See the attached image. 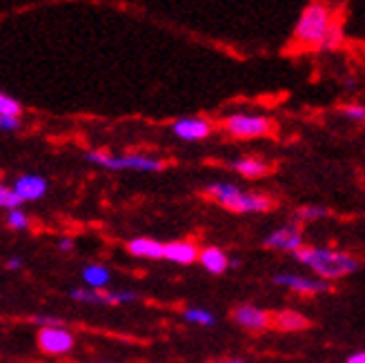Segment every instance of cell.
<instances>
[{
  "label": "cell",
  "instance_id": "obj_1",
  "mask_svg": "<svg viewBox=\"0 0 365 363\" xmlns=\"http://www.w3.org/2000/svg\"><path fill=\"white\" fill-rule=\"evenodd\" d=\"M294 41L303 47L336 49L343 41V31L334 23L330 5L323 0H312L294 25Z\"/></svg>",
  "mask_w": 365,
  "mask_h": 363
},
{
  "label": "cell",
  "instance_id": "obj_2",
  "mask_svg": "<svg viewBox=\"0 0 365 363\" xmlns=\"http://www.w3.org/2000/svg\"><path fill=\"white\" fill-rule=\"evenodd\" d=\"M294 259L299 263H303L305 267L314 270L319 279H325V281H334V279L354 275V272L361 267V261L356 257H352V254L330 250V247L303 245L294 252Z\"/></svg>",
  "mask_w": 365,
  "mask_h": 363
},
{
  "label": "cell",
  "instance_id": "obj_3",
  "mask_svg": "<svg viewBox=\"0 0 365 363\" xmlns=\"http://www.w3.org/2000/svg\"><path fill=\"white\" fill-rule=\"evenodd\" d=\"M89 163H96L101 168L107 170H136V172H160L165 170V163L145 156V154H127V156H112L107 152H89L87 154Z\"/></svg>",
  "mask_w": 365,
  "mask_h": 363
},
{
  "label": "cell",
  "instance_id": "obj_4",
  "mask_svg": "<svg viewBox=\"0 0 365 363\" xmlns=\"http://www.w3.org/2000/svg\"><path fill=\"white\" fill-rule=\"evenodd\" d=\"M221 125L234 138H261L274 134V121L259 114H230Z\"/></svg>",
  "mask_w": 365,
  "mask_h": 363
},
{
  "label": "cell",
  "instance_id": "obj_5",
  "mask_svg": "<svg viewBox=\"0 0 365 363\" xmlns=\"http://www.w3.org/2000/svg\"><path fill=\"white\" fill-rule=\"evenodd\" d=\"M36 341H38V348L45 354H53V357L67 354L71 348L76 346L74 334L67 332L65 328H41Z\"/></svg>",
  "mask_w": 365,
  "mask_h": 363
},
{
  "label": "cell",
  "instance_id": "obj_6",
  "mask_svg": "<svg viewBox=\"0 0 365 363\" xmlns=\"http://www.w3.org/2000/svg\"><path fill=\"white\" fill-rule=\"evenodd\" d=\"M263 245L265 247H272V250H283V252H292L294 254L299 247H303V230H301V223L292 221L279 230L269 232L267 237L263 239Z\"/></svg>",
  "mask_w": 365,
  "mask_h": 363
},
{
  "label": "cell",
  "instance_id": "obj_7",
  "mask_svg": "<svg viewBox=\"0 0 365 363\" xmlns=\"http://www.w3.org/2000/svg\"><path fill=\"white\" fill-rule=\"evenodd\" d=\"M274 283L283 285L292 292L299 295H327L332 292V283L325 279H309V277H301V275H277L274 277Z\"/></svg>",
  "mask_w": 365,
  "mask_h": 363
},
{
  "label": "cell",
  "instance_id": "obj_8",
  "mask_svg": "<svg viewBox=\"0 0 365 363\" xmlns=\"http://www.w3.org/2000/svg\"><path fill=\"white\" fill-rule=\"evenodd\" d=\"M232 319L236 325H241V328L252 332H263L272 328V315L257 305H236L232 310Z\"/></svg>",
  "mask_w": 365,
  "mask_h": 363
},
{
  "label": "cell",
  "instance_id": "obj_9",
  "mask_svg": "<svg viewBox=\"0 0 365 363\" xmlns=\"http://www.w3.org/2000/svg\"><path fill=\"white\" fill-rule=\"evenodd\" d=\"M172 132L180 140H203L212 134V123L200 116H187L172 123Z\"/></svg>",
  "mask_w": 365,
  "mask_h": 363
},
{
  "label": "cell",
  "instance_id": "obj_10",
  "mask_svg": "<svg viewBox=\"0 0 365 363\" xmlns=\"http://www.w3.org/2000/svg\"><path fill=\"white\" fill-rule=\"evenodd\" d=\"M274 208V201L267 194H259V192H241V196L232 203V212L239 214H259V212H267Z\"/></svg>",
  "mask_w": 365,
  "mask_h": 363
},
{
  "label": "cell",
  "instance_id": "obj_11",
  "mask_svg": "<svg viewBox=\"0 0 365 363\" xmlns=\"http://www.w3.org/2000/svg\"><path fill=\"white\" fill-rule=\"evenodd\" d=\"M163 259H168L172 263H180V265H190L198 261V247L190 241L165 243L163 245Z\"/></svg>",
  "mask_w": 365,
  "mask_h": 363
},
{
  "label": "cell",
  "instance_id": "obj_12",
  "mask_svg": "<svg viewBox=\"0 0 365 363\" xmlns=\"http://www.w3.org/2000/svg\"><path fill=\"white\" fill-rule=\"evenodd\" d=\"M14 192L21 196L23 201H38L47 192V180L43 176H34V174L21 176L16 180Z\"/></svg>",
  "mask_w": 365,
  "mask_h": 363
},
{
  "label": "cell",
  "instance_id": "obj_13",
  "mask_svg": "<svg viewBox=\"0 0 365 363\" xmlns=\"http://www.w3.org/2000/svg\"><path fill=\"white\" fill-rule=\"evenodd\" d=\"M198 261L203 265L210 275H223V272L230 267V257L221 250V247H205L198 252Z\"/></svg>",
  "mask_w": 365,
  "mask_h": 363
},
{
  "label": "cell",
  "instance_id": "obj_14",
  "mask_svg": "<svg viewBox=\"0 0 365 363\" xmlns=\"http://www.w3.org/2000/svg\"><path fill=\"white\" fill-rule=\"evenodd\" d=\"M272 328L283 330V332H294V330L309 328V321L294 310H281L277 315H272Z\"/></svg>",
  "mask_w": 365,
  "mask_h": 363
},
{
  "label": "cell",
  "instance_id": "obj_15",
  "mask_svg": "<svg viewBox=\"0 0 365 363\" xmlns=\"http://www.w3.org/2000/svg\"><path fill=\"white\" fill-rule=\"evenodd\" d=\"M232 168L239 172L241 176H245V178H263V176H267L272 172V168L267 165L265 160L254 158V156H245V158L234 160Z\"/></svg>",
  "mask_w": 365,
  "mask_h": 363
},
{
  "label": "cell",
  "instance_id": "obj_16",
  "mask_svg": "<svg viewBox=\"0 0 365 363\" xmlns=\"http://www.w3.org/2000/svg\"><path fill=\"white\" fill-rule=\"evenodd\" d=\"M127 252H130L132 257H140V259H163V243L138 237L127 243Z\"/></svg>",
  "mask_w": 365,
  "mask_h": 363
},
{
  "label": "cell",
  "instance_id": "obj_17",
  "mask_svg": "<svg viewBox=\"0 0 365 363\" xmlns=\"http://www.w3.org/2000/svg\"><path fill=\"white\" fill-rule=\"evenodd\" d=\"M205 194L210 198H214L216 203H221L223 208H232V203L236 201V198L241 196V190L236 188L234 183H212L205 188Z\"/></svg>",
  "mask_w": 365,
  "mask_h": 363
},
{
  "label": "cell",
  "instance_id": "obj_18",
  "mask_svg": "<svg viewBox=\"0 0 365 363\" xmlns=\"http://www.w3.org/2000/svg\"><path fill=\"white\" fill-rule=\"evenodd\" d=\"M330 216V210L323 205H303L294 212L297 223H305V221H323Z\"/></svg>",
  "mask_w": 365,
  "mask_h": 363
},
{
  "label": "cell",
  "instance_id": "obj_19",
  "mask_svg": "<svg viewBox=\"0 0 365 363\" xmlns=\"http://www.w3.org/2000/svg\"><path fill=\"white\" fill-rule=\"evenodd\" d=\"M83 279L87 281L89 287H103L109 283V270L103 265H89L83 270Z\"/></svg>",
  "mask_w": 365,
  "mask_h": 363
},
{
  "label": "cell",
  "instance_id": "obj_20",
  "mask_svg": "<svg viewBox=\"0 0 365 363\" xmlns=\"http://www.w3.org/2000/svg\"><path fill=\"white\" fill-rule=\"evenodd\" d=\"M182 317H185V321L196 323V325H214L216 323V317L210 310H203V307H187V310L182 312Z\"/></svg>",
  "mask_w": 365,
  "mask_h": 363
},
{
  "label": "cell",
  "instance_id": "obj_21",
  "mask_svg": "<svg viewBox=\"0 0 365 363\" xmlns=\"http://www.w3.org/2000/svg\"><path fill=\"white\" fill-rule=\"evenodd\" d=\"M23 114V105L18 103L14 96L5 94L3 89H0V116H16V118H21Z\"/></svg>",
  "mask_w": 365,
  "mask_h": 363
},
{
  "label": "cell",
  "instance_id": "obj_22",
  "mask_svg": "<svg viewBox=\"0 0 365 363\" xmlns=\"http://www.w3.org/2000/svg\"><path fill=\"white\" fill-rule=\"evenodd\" d=\"M103 305H123V303H134L138 297L134 292H125V290H118V292H98Z\"/></svg>",
  "mask_w": 365,
  "mask_h": 363
},
{
  "label": "cell",
  "instance_id": "obj_23",
  "mask_svg": "<svg viewBox=\"0 0 365 363\" xmlns=\"http://www.w3.org/2000/svg\"><path fill=\"white\" fill-rule=\"evenodd\" d=\"M25 201L21 196H18L14 190H7V188H3L0 185V208H9V210H21V205H23Z\"/></svg>",
  "mask_w": 365,
  "mask_h": 363
},
{
  "label": "cell",
  "instance_id": "obj_24",
  "mask_svg": "<svg viewBox=\"0 0 365 363\" xmlns=\"http://www.w3.org/2000/svg\"><path fill=\"white\" fill-rule=\"evenodd\" d=\"M7 225L11 230H27L29 227V219H27V214H23L21 210H11L7 214Z\"/></svg>",
  "mask_w": 365,
  "mask_h": 363
},
{
  "label": "cell",
  "instance_id": "obj_25",
  "mask_svg": "<svg viewBox=\"0 0 365 363\" xmlns=\"http://www.w3.org/2000/svg\"><path fill=\"white\" fill-rule=\"evenodd\" d=\"M71 299L81 301V303H94V305H103L101 295L98 292H91V290H71Z\"/></svg>",
  "mask_w": 365,
  "mask_h": 363
},
{
  "label": "cell",
  "instance_id": "obj_26",
  "mask_svg": "<svg viewBox=\"0 0 365 363\" xmlns=\"http://www.w3.org/2000/svg\"><path fill=\"white\" fill-rule=\"evenodd\" d=\"M343 116L350 118V121H356V123H363L365 121V105H359V103H350L343 107Z\"/></svg>",
  "mask_w": 365,
  "mask_h": 363
},
{
  "label": "cell",
  "instance_id": "obj_27",
  "mask_svg": "<svg viewBox=\"0 0 365 363\" xmlns=\"http://www.w3.org/2000/svg\"><path fill=\"white\" fill-rule=\"evenodd\" d=\"M38 328H65V321L63 319H58V317H47V315H38V317H34L31 319Z\"/></svg>",
  "mask_w": 365,
  "mask_h": 363
},
{
  "label": "cell",
  "instance_id": "obj_28",
  "mask_svg": "<svg viewBox=\"0 0 365 363\" xmlns=\"http://www.w3.org/2000/svg\"><path fill=\"white\" fill-rule=\"evenodd\" d=\"M18 130H21V118L0 116V132H18Z\"/></svg>",
  "mask_w": 365,
  "mask_h": 363
},
{
  "label": "cell",
  "instance_id": "obj_29",
  "mask_svg": "<svg viewBox=\"0 0 365 363\" xmlns=\"http://www.w3.org/2000/svg\"><path fill=\"white\" fill-rule=\"evenodd\" d=\"M345 363H365V352H354L345 359Z\"/></svg>",
  "mask_w": 365,
  "mask_h": 363
},
{
  "label": "cell",
  "instance_id": "obj_30",
  "mask_svg": "<svg viewBox=\"0 0 365 363\" xmlns=\"http://www.w3.org/2000/svg\"><path fill=\"white\" fill-rule=\"evenodd\" d=\"M5 267H7V270H21V267H23V261H21V259H9Z\"/></svg>",
  "mask_w": 365,
  "mask_h": 363
},
{
  "label": "cell",
  "instance_id": "obj_31",
  "mask_svg": "<svg viewBox=\"0 0 365 363\" xmlns=\"http://www.w3.org/2000/svg\"><path fill=\"white\" fill-rule=\"evenodd\" d=\"M58 247H61V250H63V252H69V250H71V247H74V243H71V241H69V239H63V241H61V243H58Z\"/></svg>",
  "mask_w": 365,
  "mask_h": 363
},
{
  "label": "cell",
  "instance_id": "obj_32",
  "mask_svg": "<svg viewBox=\"0 0 365 363\" xmlns=\"http://www.w3.org/2000/svg\"><path fill=\"white\" fill-rule=\"evenodd\" d=\"M221 363H245V361H239V359H227V361H221Z\"/></svg>",
  "mask_w": 365,
  "mask_h": 363
}]
</instances>
